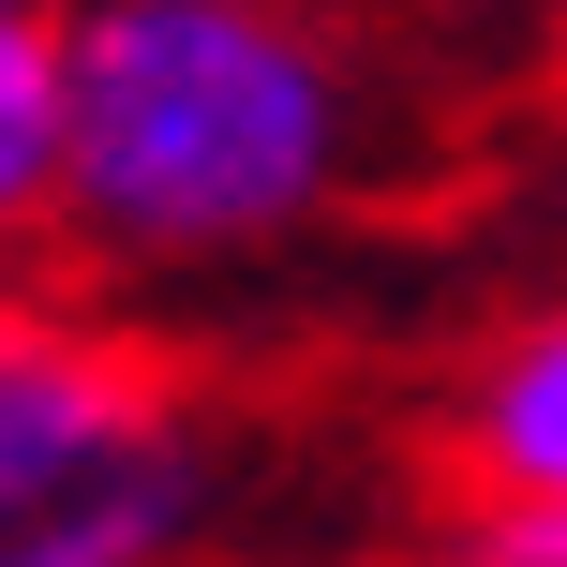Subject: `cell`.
Wrapping results in <instances>:
<instances>
[{"mask_svg": "<svg viewBox=\"0 0 567 567\" xmlns=\"http://www.w3.org/2000/svg\"><path fill=\"white\" fill-rule=\"evenodd\" d=\"M60 209L90 269L269 255L359 165L343 45L299 0H75L60 16Z\"/></svg>", "mask_w": 567, "mask_h": 567, "instance_id": "cell-1", "label": "cell"}, {"mask_svg": "<svg viewBox=\"0 0 567 567\" xmlns=\"http://www.w3.org/2000/svg\"><path fill=\"white\" fill-rule=\"evenodd\" d=\"M195 538V433L165 373L75 313L0 299V567H135Z\"/></svg>", "mask_w": 567, "mask_h": 567, "instance_id": "cell-2", "label": "cell"}, {"mask_svg": "<svg viewBox=\"0 0 567 567\" xmlns=\"http://www.w3.org/2000/svg\"><path fill=\"white\" fill-rule=\"evenodd\" d=\"M449 463L508 567H567V313H538L478 359V389L449 403Z\"/></svg>", "mask_w": 567, "mask_h": 567, "instance_id": "cell-3", "label": "cell"}, {"mask_svg": "<svg viewBox=\"0 0 567 567\" xmlns=\"http://www.w3.org/2000/svg\"><path fill=\"white\" fill-rule=\"evenodd\" d=\"M60 105H75L60 16L45 0H0V239L60 209Z\"/></svg>", "mask_w": 567, "mask_h": 567, "instance_id": "cell-4", "label": "cell"}]
</instances>
